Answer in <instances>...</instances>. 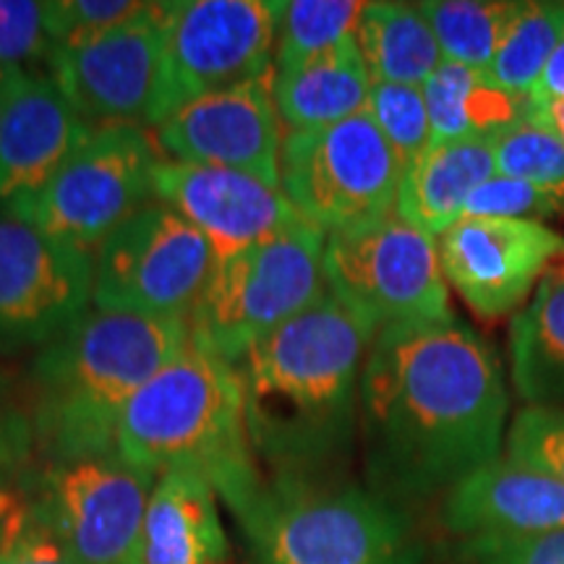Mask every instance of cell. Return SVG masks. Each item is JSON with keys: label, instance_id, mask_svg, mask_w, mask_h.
I'll return each mask as SVG.
<instances>
[{"label": "cell", "instance_id": "6da1fadb", "mask_svg": "<svg viewBox=\"0 0 564 564\" xmlns=\"http://www.w3.org/2000/svg\"><path fill=\"white\" fill-rule=\"evenodd\" d=\"M507 413L497 352L455 316L379 329L358 387L369 489L403 510L444 499L502 455Z\"/></svg>", "mask_w": 564, "mask_h": 564}, {"label": "cell", "instance_id": "7a4b0ae2", "mask_svg": "<svg viewBox=\"0 0 564 564\" xmlns=\"http://www.w3.org/2000/svg\"><path fill=\"white\" fill-rule=\"evenodd\" d=\"M377 329L333 293L238 358L246 432L272 478H322L348 453Z\"/></svg>", "mask_w": 564, "mask_h": 564}, {"label": "cell", "instance_id": "3957f363", "mask_svg": "<svg viewBox=\"0 0 564 564\" xmlns=\"http://www.w3.org/2000/svg\"><path fill=\"white\" fill-rule=\"evenodd\" d=\"M188 319L91 306L32 364L30 415L42 463L118 455L137 392L188 343Z\"/></svg>", "mask_w": 564, "mask_h": 564}, {"label": "cell", "instance_id": "277c9868", "mask_svg": "<svg viewBox=\"0 0 564 564\" xmlns=\"http://www.w3.org/2000/svg\"><path fill=\"white\" fill-rule=\"evenodd\" d=\"M118 455L154 476L188 470L207 478L238 525L267 486L246 432L236 366L192 337L126 408Z\"/></svg>", "mask_w": 564, "mask_h": 564}, {"label": "cell", "instance_id": "5b68a950", "mask_svg": "<svg viewBox=\"0 0 564 564\" xmlns=\"http://www.w3.org/2000/svg\"><path fill=\"white\" fill-rule=\"evenodd\" d=\"M241 528L257 564H423L403 507L327 476L267 481Z\"/></svg>", "mask_w": 564, "mask_h": 564}, {"label": "cell", "instance_id": "8992f818", "mask_svg": "<svg viewBox=\"0 0 564 564\" xmlns=\"http://www.w3.org/2000/svg\"><path fill=\"white\" fill-rule=\"evenodd\" d=\"M324 249L327 232L299 220L278 236L215 262L188 316L192 343L236 364L253 343L329 293Z\"/></svg>", "mask_w": 564, "mask_h": 564}, {"label": "cell", "instance_id": "52a82bcc", "mask_svg": "<svg viewBox=\"0 0 564 564\" xmlns=\"http://www.w3.org/2000/svg\"><path fill=\"white\" fill-rule=\"evenodd\" d=\"M400 178L403 171L366 110L282 139V194L327 236L394 215Z\"/></svg>", "mask_w": 564, "mask_h": 564}, {"label": "cell", "instance_id": "ba28073f", "mask_svg": "<svg viewBox=\"0 0 564 564\" xmlns=\"http://www.w3.org/2000/svg\"><path fill=\"white\" fill-rule=\"evenodd\" d=\"M278 3L173 0L162 3L160 82L150 129L212 91L272 70Z\"/></svg>", "mask_w": 564, "mask_h": 564}, {"label": "cell", "instance_id": "9c48e42d", "mask_svg": "<svg viewBox=\"0 0 564 564\" xmlns=\"http://www.w3.org/2000/svg\"><path fill=\"white\" fill-rule=\"evenodd\" d=\"M324 274L329 293L377 333L453 316L436 238L398 215L327 236Z\"/></svg>", "mask_w": 564, "mask_h": 564}, {"label": "cell", "instance_id": "30bf717a", "mask_svg": "<svg viewBox=\"0 0 564 564\" xmlns=\"http://www.w3.org/2000/svg\"><path fill=\"white\" fill-rule=\"evenodd\" d=\"M160 160L158 139L147 129H95L17 217L70 249L95 253L118 225L154 202Z\"/></svg>", "mask_w": 564, "mask_h": 564}, {"label": "cell", "instance_id": "8fae6325", "mask_svg": "<svg viewBox=\"0 0 564 564\" xmlns=\"http://www.w3.org/2000/svg\"><path fill=\"white\" fill-rule=\"evenodd\" d=\"M215 270L207 238L162 202L133 212L95 251L91 306L188 319Z\"/></svg>", "mask_w": 564, "mask_h": 564}, {"label": "cell", "instance_id": "7c38bea8", "mask_svg": "<svg viewBox=\"0 0 564 564\" xmlns=\"http://www.w3.org/2000/svg\"><path fill=\"white\" fill-rule=\"evenodd\" d=\"M154 481L121 455H102L42 463L30 494L70 564H144Z\"/></svg>", "mask_w": 564, "mask_h": 564}, {"label": "cell", "instance_id": "4fadbf2b", "mask_svg": "<svg viewBox=\"0 0 564 564\" xmlns=\"http://www.w3.org/2000/svg\"><path fill=\"white\" fill-rule=\"evenodd\" d=\"M95 253L0 215V356L45 348L91 308Z\"/></svg>", "mask_w": 564, "mask_h": 564}, {"label": "cell", "instance_id": "5bb4252c", "mask_svg": "<svg viewBox=\"0 0 564 564\" xmlns=\"http://www.w3.org/2000/svg\"><path fill=\"white\" fill-rule=\"evenodd\" d=\"M162 3H144L123 24L47 55L51 76L91 129L150 131L160 82Z\"/></svg>", "mask_w": 564, "mask_h": 564}, {"label": "cell", "instance_id": "9a60e30c", "mask_svg": "<svg viewBox=\"0 0 564 564\" xmlns=\"http://www.w3.org/2000/svg\"><path fill=\"white\" fill-rule=\"evenodd\" d=\"M162 158L228 167L280 186L282 129L274 70L217 89L173 112L154 129Z\"/></svg>", "mask_w": 564, "mask_h": 564}, {"label": "cell", "instance_id": "2e32d148", "mask_svg": "<svg viewBox=\"0 0 564 564\" xmlns=\"http://www.w3.org/2000/svg\"><path fill=\"white\" fill-rule=\"evenodd\" d=\"M442 274L486 319L514 312L564 253V238L544 223L460 217L436 238Z\"/></svg>", "mask_w": 564, "mask_h": 564}, {"label": "cell", "instance_id": "e0dca14e", "mask_svg": "<svg viewBox=\"0 0 564 564\" xmlns=\"http://www.w3.org/2000/svg\"><path fill=\"white\" fill-rule=\"evenodd\" d=\"M154 199L178 212L207 238L215 262L278 236L303 220L280 186L228 167L162 158L154 171Z\"/></svg>", "mask_w": 564, "mask_h": 564}, {"label": "cell", "instance_id": "ac0fdd59", "mask_svg": "<svg viewBox=\"0 0 564 564\" xmlns=\"http://www.w3.org/2000/svg\"><path fill=\"white\" fill-rule=\"evenodd\" d=\"M91 131L51 74L11 68L0 123V207L21 215Z\"/></svg>", "mask_w": 564, "mask_h": 564}, {"label": "cell", "instance_id": "d6986e66", "mask_svg": "<svg viewBox=\"0 0 564 564\" xmlns=\"http://www.w3.org/2000/svg\"><path fill=\"white\" fill-rule=\"evenodd\" d=\"M440 518L457 541L564 531V484L499 455L442 499Z\"/></svg>", "mask_w": 564, "mask_h": 564}, {"label": "cell", "instance_id": "ffe728a7", "mask_svg": "<svg viewBox=\"0 0 564 564\" xmlns=\"http://www.w3.org/2000/svg\"><path fill=\"white\" fill-rule=\"evenodd\" d=\"M220 497L188 470L158 476L147 505L144 564H228Z\"/></svg>", "mask_w": 564, "mask_h": 564}, {"label": "cell", "instance_id": "44dd1931", "mask_svg": "<svg viewBox=\"0 0 564 564\" xmlns=\"http://www.w3.org/2000/svg\"><path fill=\"white\" fill-rule=\"evenodd\" d=\"M494 175V141H432L400 178L394 215L440 238L460 220L470 194Z\"/></svg>", "mask_w": 564, "mask_h": 564}, {"label": "cell", "instance_id": "7402d4cb", "mask_svg": "<svg viewBox=\"0 0 564 564\" xmlns=\"http://www.w3.org/2000/svg\"><path fill=\"white\" fill-rule=\"evenodd\" d=\"M371 76L356 40L291 70H274V105L285 133L316 131L366 110Z\"/></svg>", "mask_w": 564, "mask_h": 564}, {"label": "cell", "instance_id": "603a6c76", "mask_svg": "<svg viewBox=\"0 0 564 564\" xmlns=\"http://www.w3.org/2000/svg\"><path fill=\"white\" fill-rule=\"evenodd\" d=\"M432 141H494L531 118L533 100L499 87L486 70L442 61L423 82Z\"/></svg>", "mask_w": 564, "mask_h": 564}, {"label": "cell", "instance_id": "cb8c5ba5", "mask_svg": "<svg viewBox=\"0 0 564 564\" xmlns=\"http://www.w3.org/2000/svg\"><path fill=\"white\" fill-rule=\"evenodd\" d=\"M512 384L528 408L564 411V264L535 288L510 327Z\"/></svg>", "mask_w": 564, "mask_h": 564}, {"label": "cell", "instance_id": "d4e9b609", "mask_svg": "<svg viewBox=\"0 0 564 564\" xmlns=\"http://www.w3.org/2000/svg\"><path fill=\"white\" fill-rule=\"evenodd\" d=\"M356 47L373 84L423 87L444 61L419 3H366L356 26Z\"/></svg>", "mask_w": 564, "mask_h": 564}, {"label": "cell", "instance_id": "484cf974", "mask_svg": "<svg viewBox=\"0 0 564 564\" xmlns=\"http://www.w3.org/2000/svg\"><path fill=\"white\" fill-rule=\"evenodd\" d=\"M419 9L432 24L444 61L489 70L494 55L525 11V0H423Z\"/></svg>", "mask_w": 564, "mask_h": 564}, {"label": "cell", "instance_id": "4316f807", "mask_svg": "<svg viewBox=\"0 0 564 564\" xmlns=\"http://www.w3.org/2000/svg\"><path fill=\"white\" fill-rule=\"evenodd\" d=\"M366 3L356 0H288L278 3L272 70H291L356 40Z\"/></svg>", "mask_w": 564, "mask_h": 564}, {"label": "cell", "instance_id": "83f0119b", "mask_svg": "<svg viewBox=\"0 0 564 564\" xmlns=\"http://www.w3.org/2000/svg\"><path fill=\"white\" fill-rule=\"evenodd\" d=\"M564 40V3L560 0H533L514 21L499 53L494 55L486 74L499 87L518 97L533 100L544 79L549 61Z\"/></svg>", "mask_w": 564, "mask_h": 564}, {"label": "cell", "instance_id": "f1b7e54d", "mask_svg": "<svg viewBox=\"0 0 564 564\" xmlns=\"http://www.w3.org/2000/svg\"><path fill=\"white\" fill-rule=\"evenodd\" d=\"M497 175L564 192V141L539 118H525L494 139Z\"/></svg>", "mask_w": 564, "mask_h": 564}, {"label": "cell", "instance_id": "f546056e", "mask_svg": "<svg viewBox=\"0 0 564 564\" xmlns=\"http://www.w3.org/2000/svg\"><path fill=\"white\" fill-rule=\"evenodd\" d=\"M366 112L377 123L387 147H390L400 171H408L432 144V123H429L423 89L411 84H371Z\"/></svg>", "mask_w": 564, "mask_h": 564}, {"label": "cell", "instance_id": "4dcf8cb0", "mask_svg": "<svg viewBox=\"0 0 564 564\" xmlns=\"http://www.w3.org/2000/svg\"><path fill=\"white\" fill-rule=\"evenodd\" d=\"M0 564H70L30 486L0 512Z\"/></svg>", "mask_w": 564, "mask_h": 564}, {"label": "cell", "instance_id": "1f68e13d", "mask_svg": "<svg viewBox=\"0 0 564 564\" xmlns=\"http://www.w3.org/2000/svg\"><path fill=\"white\" fill-rule=\"evenodd\" d=\"M564 215V192L494 175L470 194L463 217H499V220L544 223Z\"/></svg>", "mask_w": 564, "mask_h": 564}, {"label": "cell", "instance_id": "d6a6232c", "mask_svg": "<svg viewBox=\"0 0 564 564\" xmlns=\"http://www.w3.org/2000/svg\"><path fill=\"white\" fill-rule=\"evenodd\" d=\"M505 455L564 484V411L523 408L507 432Z\"/></svg>", "mask_w": 564, "mask_h": 564}, {"label": "cell", "instance_id": "836d02e7", "mask_svg": "<svg viewBox=\"0 0 564 564\" xmlns=\"http://www.w3.org/2000/svg\"><path fill=\"white\" fill-rule=\"evenodd\" d=\"M34 455L37 436L30 405H21L11 387L0 379V502L30 486Z\"/></svg>", "mask_w": 564, "mask_h": 564}, {"label": "cell", "instance_id": "e575fe53", "mask_svg": "<svg viewBox=\"0 0 564 564\" xmlns=\"http://www.w3.org/2000/svg\"><path fill=\"white\" fill-rule=\"evenodd\" d=\"M137 0H51L45 3V30L51 53L123 24L141 11Z\"/></svg>", "mask_w": 564, "mask_h": 564}, {"label": "cell", "instance_id": "d590c367", "mask_svg": "<svg viewBox=\"0 0 564 564\" xmlns=\"http://www.w3.org/2000/svg\"><path fill=\"white\" fill-rule=\"evenodd\" d=\"M453 564H564V531L518 539H460Z\"/></svg>", "mask_w": 564, "mask_h": 564}, {"label": "cell", "instance_id": "8d00e7d4", "mask_svg": "<svg viewBox=\"0 0 564 564\" xmlns=\"http://www.w3.org/2000/svg\"><path fill=\"white\" fill-rule=\"evenodd\" d=\"M51 40L45 30V3L0 0V68H26L47 58Z\"/></svg>", "mask_w": 564, "mask_h": 564}, {"label": "cell", "instance_id": "74e56055", "mask_svg": "<svg viewBox=\"0 0 564 564\" xmlns=\"http://www.w3.org/2000/svg\"><path fill=\"white\" fill-rule=\"evenodd\" d=\"M539 100H564V40L556 47L552 61H549L544 79H541L539 89H535L533 102Z\"/></svg>", "mask_w": 564, "mask_h": 564}, {"label": "cell", "instance_id": "f35d334b", "mask_svg": "<svg viewBox=\"0 0 564 564\" xmlns=\"http://www.w3.org/2000/svg\"><path fill=\"white\" fill-rule=\"evenodd\" d=\"M531 116L544 121L556 137L564 141V100H539L533 102Z\"/></svg>", "mask_w": 564, "mask_h": 564}, {"label": "cell", "instance_id": "ab89813d", "mask_svg": "<svg viewBox=\"0 0 564 564\" xmlns=\"http://www.w3.org/2000/svg\"><path fill=\"white\" fill-rule=\"evenodd\" d=\"M9 76H11V68H0V123H3L6 91H9Z\"/></svg>", "mask_w": 564, "mask_h": 564}, {"label": "cell", "instance_id": "60d3db41", "mask_svg": "<svg viewBox=\"0 0 564 564\" xmlns=\"http://www.w3.org/2000/svg\"><path fill=\"white\" fill-rule=\"evenodd\" d=\"M17 497H19V494H17ZM17 497H11V499H6V502H0V512H3L6 510V507H9L11 502H13V499H17Z\"/></svg>", "mask_w": 564, "mask_h": 564}]
</instances>
